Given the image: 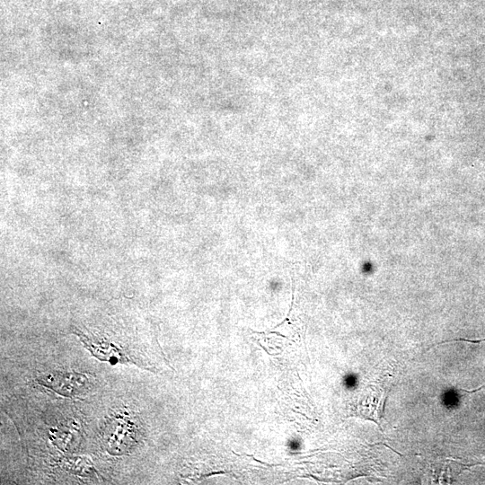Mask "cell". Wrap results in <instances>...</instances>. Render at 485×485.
Masks as SVG:
<instances>
[{
	"mask_svg": "<svg viewBox=\"0 0 485 485\" xmlns=\"http://www.w3.org/2000/svg\"><path fill=\"white\" fill-rule=\"evenodd\" d=\"M37 382L64 396L84 394L90 387L88 377L81 373L53 372L41 375Z\"/></svg>",
	"mask_w": 485,
	"mask_h": 485,
	"instance_id": "6da1fadb",
	"label": "cell"
},
{
	"mask_svg": "<svg viewBox=\"0 0 485 485\" xmlns=\"http://www.w3.org/2000/svg\"><path fill=\"white\" fill-rule=\"evenodd\" d=\"M452 341H466V342H469V343H474V344H479V343H481V342H484L485 341V338L484 339H480V340H469V339H454V340H445V341H441V342H438L435 345H440V344H443V343H448V342H452Z\"/></svg>",
	"mask_w": 485,
	"mask_h": 485,
	"instance_id": "7a4b0ae2",
	"label": "cell"
},
{
	"mask_svg": "<svg viewBox=\"0 0 485 485\" xmlns=\"http://www.w3.org/2000/svg\"><path fill=\"white\" fill-rule=\"evenodd\" d=\"M234 453V454L239 456V457H242V456H248V457H251L254 461L263 464V465H266L268 467H273V466H278V464H269V463H264L262 461H260V460H257L254 458V456L252 454H238L237 453L232 451Z\"/></svg>",
	"mask_w": 485,
	"mask_h": 485,
	"instance_id": "3957f363",
	"label": "cell"
}]
</instances>
